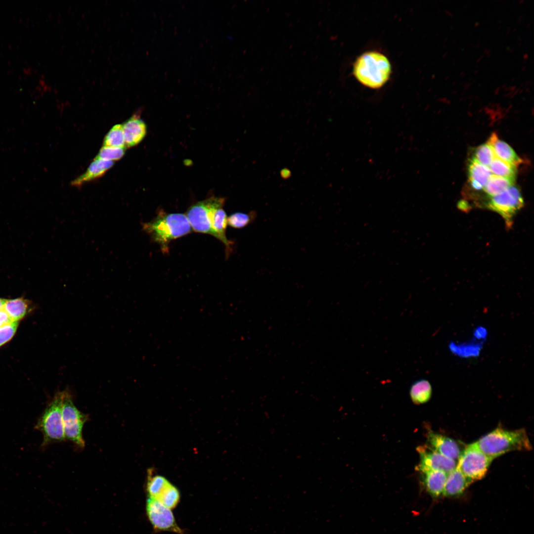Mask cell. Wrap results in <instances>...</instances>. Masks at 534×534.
I'll return each instance as SVG.
<instances>
[{"mask_svg": "<svg viewBox=\"0 0 534 534\" xmlns=\"http://www.w3.org/2000/svg\"><path fill=\"white\" fill-rule=\"evenodd\" d=\"M156 500L172 509L179 502L180 493L178 489L171 483Z\"/></svg>", "mask_w": 534, "mask_h": 534, "instance_id": "cell-25", "label": "cell"}, {"mask_svg": "<svg viewBox=\"0 0 534 534\" xmlns=\"http://www.w3.org/2000/svg\"><path fill=\"white\" fill-rule=\"evenodd\" d=\"M114 165V162L95 158L87 171L74 179L71 185L80 187L85 183L102 177Z\"/></svg>", "mask_w": 534, "mask_h": 534, "instance_id": "cell-15", "label": "cell"}, {"mask_svg": "<svg viewBox=\"0 0 534 534\" xmlns=\"http://www.w3.org/2000/svg\"><path fill=\"white\" fill-rule=\"evenodd\" d=\"M420 462L417 470L421 473L429 471H441L448 474L454 470L457 462L441 454L430 446H420Z\"/></svg>", "mask_w": 534, "mask_h": 534, "instance_id": "cell-9", "label": "cell"}, {"mask_svg": "<svg viewBox=\"0 0 534 534\" xmlns=\"http://www.w3.org/2000/svg\"><path fill=\"white\" fill-rule=\"evenodd\" d=\"M528 54H527V53H525V54L524 55V58H525V59H526V58H528Z\"/></svg>", "mask_w": 534, "mask_h": 534, "instance_id": "cell-33", "label": "cell"}, {"mask_svg": "<svg viewBox=\"0 0 534 534\" xmlns=\"http://www.w3.org/2000/svg\"><path fill=\"white\" fill-rule=\"evenodd\" d=\"M445 12H446V13H447L448 14H449V15H452V13H451L450 12H449V11H447V10H445Z\"/></svg>", "mask_w": 534, "mask_h": 534, "instance_id": "cell-32", "label": "cell"}, {"mask_svg": "<svg viewBox=\"0 0 534 534\" xmlns=\"http://www.w3.org/2000/svg\"><path fill=\"white\" fill-rule=\"evenodd\" d=\"M29 304L23 298L6 300L3 309L12 321L18 322L28 313Z\"/></svg>", "mask_w": 534, "mask_h": 534, "instance_id": "cell-19", "label": "cell"}, {"mask_svg": "<svg viewBox=\"0 0 534 534\" xmlns=\"http://www.w3.org/2000/svg\"><path fill=\"white\" fill-rule=\"evenodd\" d=\"M126 147L134 146L144 138L147 132L145 122L134 115L122 124Z\"/></svg>", "mask_w": 534, "mask_h": 534, "instance_id": "cell-13", "label": "cell"}, {"mask_svg": "<svg viewBox=\"0 0 534 534\" xmlns=\"http://www.w3.org/2000/svg\"><path fill=\"white\" fill-rule=\"evenodd\" d=\"M103 146L126 148L122 125L114 126L103 140Z\"/></svg>", "mask_w": 534, "mask_h": 534, "instance_id": "cell-23", "label": "cell"}, {"mask_svg": "<svg viewBox=\"0 0 534 534\" xmlns=\"http://www.w3.org/2000/svg\"><path fill=\"white\" fill-rule=\"evenodd\" d=\"M253 213H234L227 218V224L235 228H243L253 222L255 217Z\"/></svg>", "mask_w": 534, "mask_h": 534, "instance_id": "cell-27", "label": "cell"}, {"mask_svg": "<svg viewBox=\"0 0 534 534\" xmlns=\"http://www.w3.org/2000/svg\"><path fill=\"white\" fill-rule=\"evenodd\" d=\"M170 484L165 478L160 475L149 478L147 484L149 497L157 499Z\"/></svg>", "mask_w": 534, "mask_h": 534, "instance_id": "cell-24", "label": "cell"}, {"mask_svg": "<svg viewBox=\"0 0 534 534\" xmlns=\"http://www.w3.org/2000/svg\"><path fill=\"white\" fill-rule=\"evenodd\" d=\"M422 483L427 493L433 498L443 495L447 474L441 471L421 473Z\"/></svg>", "mask_w": 534, "mask_h": 534, "instance_id": "cell-14", "label": "cell"}, {"mask_svg": "<svg viewBox=\"0 0 534 534\" xmlns=\"http://www.w3.org/2000/svg\"><path fill=\"white\" fill-rule=\"evenodd\" d=\"M62 391L55 393L35 426L43 435L42 447L65 439L62 416Z\"/></svg>", "mask_w": 534, "mask_h": 534, "instance_id": "cell-4", "label": "cell"}, {"mask_svg": "<svg viewBox=\"0 0 534 534\" xmlns=\"http://www.w3.org/2000/svg\"><path fill=\"white\" fill-rule=\"evenodd\" d=\"M5 300H6L5 299L0 298V310L3 309Z\"/></svg>", "mask_w": 534, "mask_h": 534, "instance_id": "cell-31", "label": "cell"}, {"mask_svg": "<svg viewBox=\"0 0 534 534\" xmlns=\"http://www.w3.org/2000/svg\"><path fill=\"white\" fill-rule=\"evenodd\" d=\"M515 180L495 175H491L483 190L486 198L500 194L514 185Z\"/></svg>", "mask_w": 534, "mask_h": 534, "instance_id": "cell-20", "label": "cell"}, {"mask_svg": "<svg viewBox=\"0 0 534 534\" xmlns=\"http://www.w3.org/2000/svg\"><path fill=\"white\" fill-rule=\"evenodd\" d=\"M224 203V198L217 197L210 210L209 219L215 237L221 240L227 248H230L232 242L226 236L227 217L222 208Z\"/></svg>", "mask_w": 534, "mask_h": 534, "instance_id": "cell-11", "label": "cell"}, {"mask_svg": "<svg viewBox=\"0 0 534 534\" xmlns=\"http://www.w3.org/2000/svg\"><path fill=\"white\" fill-rule=\"evenodd\" d=\"M480 205L500 215L507 227L512 225L513 219L524 205L522 192L518 186L513 185L497 195L487 197Z\"/></svg>", "mask_w": 534, "mask_h": 534, "instance_id": "cell-6", "label": "cell"}, {"mask_svg": "<svg viewBox=\"0 0 534 534\" xmlns=\"http://www.w3.org/2000/svg\"><path fill=\"white\" fill-rule=\"evenodd\" d=\"M142 229L151 240L160 246L164 253H168L170 242L191 232V227L186 215L167 213L161 210L150 222L142 224Z\"/></svg>", "mask_w": 534, "mask_h": 534, "instance_id": "cell-1", "label": "cell"}, {"mask_svg": "<svg viewBox=\"0 0 534 534\" xmlns=\"http://www.w3.org/2000/svg\"><path fill=\"white\" fill-rule=\"evenodd\" d=\"M125 149L126 148L103 146L96 158L114 162L122 158L125 154Z\"/></svg>", "mask_w": 534, "mask_h": 534, "instance_id": "cell-28", "label": "cell"}, {"mask_svg": "<svg viewBox=\"0 0 534 534\" xmlns=\"http://www.w3.org/2000/svg\"><path fill=\"white\" fill-rule=\"evenodd\" d=\"M215 196L198 202L190 206L186 216L191 228L199 233L209 234L215 237L209 219V213Z\"/></svg>", "mask_w": 534, "mask_h": 534, "instance_id": "cell-10", "label": "cell"}, {"mask_svg": "<svg viewBox=\"0 0 534 534\" xmlns=\"http://www.w3.org/2000/svg\"><path fill=\"white\" fill-rule=\"evenodd\" d=\"M146 506L148 518L154 530L183 534V531L178 525L172 509L151 497L147 499Z\"/></svg>", "mask_w": 534, "mask_h": 534, "instance_id": "cell-8", "label": "cell"}, {"mask_svg": "<svg viewBox=\"0 0 534 534\" xmlns=\"http://www.w3.org/2000/svg\"><path fill=\"white\" fill-rule=\"evenodd\" d=\"M467 170L471 189L476 191L483 189L491 175L489 167L471 158L468 162Z\"/></svg>", "mask_w": 534, "mask_h": 534, "instance_id": "cell-16", "label": "cell"}, {"mask_svg": "<svg viewBox=\"0 0 534 534\" xmlns=\"http://www.w3.org/2000/svg\"><path fill=\"white\" fill-rule=\"evenodd\" d=\"M353 73L361 84L376 89L382 87L389 80L391 66L388 59L382 53L368 51L357 58Z\"/></svg>", "mask_w": 534, "mask_h": 534, "instance_id": "cell-3", "label": "cell"}, {"mask_svg": "<svg viewBox=\"0 0 534 534\" xmlns=\"http://www.w3.org/2000/svg\"><path fill=\"white\" fill-rule=\"evenodd\" d=\"M492 460L474 443L464 448L457 461V467L466 478L473 482L484 477Z\"/></svg>", "mask_w": 534, "mask_h": 534, "instance_id": "cell-7", "label": "cell"}, {"mask_svg": "<svg viewBox=\"0 0 534 534\" xmlns=\"http://www.w3.org/2000/svg\"><path fill=\"white\" fill-rule=\"evenodd\" d=\"M62 416L65 439L83 448L85 443L83 438V426L88 420V416L80 411L75 405L71 391L66 388L63 391Z\"/></svg>", "mask_w": 534, "mask_h": 534, "instance_id": "cell-5", "label": "cell"}, {"mask_svg": "<svg viewBox=\"0 0 534 534\" xmlns=\"http://www.w3.org/2000/svg\"><path fill=\"white\" fill-rule=\"evenodd\" d=\"M472 482L457 467L447 474L443 495L454 497L461 494Z\"/></svg>", "mask_w": 534, "mask_h": 534, "instance_id": "cell-18", "label": "cell"}, {"mask_svg": "<svg viewBox=\"0 0 534 534\" xmlns=\"http://www.w3.org/2000/svg\"><path fill=\"white\" fill-rule=\"evenodd\" d=\"M12 322V321L7 312L4 311L3 309L0 310V327H2L5 325H7Z\"/></svg>", "mask_w": 534, "mask_h": 534, "instance_id": "cell-30", "label": "cell"}, {"mask_svg": "<svg viewBox=\"0 0 534 534\" xmlns=\"http://www.w3.org/2000/svg\"><path fill=\"white\" fill-rule=\"evenodd\" d=\"M492 149L497 158L517 167L522 159L507 143L500 139L495 133H493L487 142Z\"/></svg>", "mask_w": 534, "mask_h": 534, "instance_id": "cell-17", "label": "cell"}, {"mask_svg": "<svg viewBox=\"0 0 534 534\" xmlns=\"http://www.w3.org/2000/svg\"><path fill=\"white\" fill-rule=\"evenodd\" d=\"M432 387L429 382L426 380H420L413 383L410 389V396L412 401L416 404H422L427 402L431 398Z\"/></svg>", "mask_w": 534, "mask_h": 534, "instance_id": "cell-21", "label": "cell"}, {"mask_svg": "<svg viewBox=\"0 0 534 534\" xmlns=\"http://www.w3.org/2000/svg\"><path fill=\"white\" fill-rule=\"evenodd\" d=\"M485 454L494 458L509 451L530 450L532 445L526 430L497 428L475 442Z\"/></svg>", "mask_w": 534, "mask_h": 534, "instance_id": "cell-2", "label": "cell"}, {"mask_svg": "<svg viewBox=\"0 0 534 534\" xmlns=\"http://www.w3.org/2000/svg\"><path fill=\"white\" fill-rule=\"evenodd\" d=\"M18 322L13 321L0 327V347L9 341L14 335Z\"/></svg>", "mask_w": 534, "mask_h": 534, "instance_id": "cell-29", "label": "cell"}, {"mask_svg": "<svg viewBox=\"0 0 534 534\" xmlns=\"http://www.w3.org/2000/svg\"><path fill=\"white\" fill-rule=\"evenodd\" d=\"M491 174L511 179H515L516 167L495 157L489 166Z\"/></svg>", "mask_w": 534, "mask_h": 534, "instance_id": "cell-22", "label": "cell"}, {"mask_svg": "<svg viewBox=\"0 0 534 534\" xmlns=\"http://www.w3.org/2000/svg\"><path fill=\"white\" fill-rule=\"evenodd\" d=\"M495 157L492 148L486 143L475 148L471 158L489 167Z\"/></svg>", "mask_w": 534, "mask_h": 534, "instance_id": "cell-26", "label": "cell"}, {"mask_svg": "<svg viewBox=\"0 0 534 534\" xmlns=\"http://www.w3.org/2000/svg\"><path fill=\"white\" fill-rule=\"evenodd\" d=\"M430 447L445 456L457 462L463 449L458 443L446 436L430 432L427 436Z\"/></svg>", "mask_w": 534, "mask_h": 534, "instance_id": "cell-12", "label": "cell"}]
</instances>
